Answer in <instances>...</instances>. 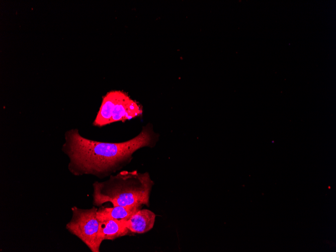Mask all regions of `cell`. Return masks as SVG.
Here are the masks:
<instances>
[{"instance_id": "8992f818", "label": "cell", "mask_w": 336, "mask_h": 252, "mask_svg": "<svg viewBox=\"0 0 336 252\" xmlns=\"http://www.w3.org/2000/svg\"><path fill=\"white\" fill-rule=\"evenodd\" d=\"M133 234L126 227L124 220L106 219L100 221L99 238L102 242L105 240H112Z\"/></svg>"}, {"instance_id": "277c9868", "label": "cell", "mask_w": 336, "mask_h": 252, "mask_svg": "<svg viewBox=\"0 0 336 252\" xmlns=\"http://www.w3.org/2000/svg\"><path fill=\"white\" fill-rule=\"evenodd\" d=\"M98 208H71L72 216L66 224V229L78 237L92 252H100L102 242L99 238L100 221L97 218Z\"/></svg>"}, {"instance_id": "3957f363", "label": "cell", "mask_w": 336, "mask_h": 252, "mask_svg": "<svg viewBox=\"0 0 336 252\" xmlns=\"http://www.w3.org/2000/svg\"><path fill=\"white\" fill-rule=\"evenodd\" d=\"M142 114V106L128 94L123 91H111L103 97L93 125L101 127L114 122H123L140 117Z\"/></svg>"}, {"instance_id": "7a4b0ae2", "label": "cell", "mask_w": 336, "mask_h": 252, "mask_svg": "<svg viewBox=\"0 0 336 252\" xmlns=\"http://www.w3.org/2000/svg\"><path fill=\"white\" fill-rule=\"evenodd\" d=\"M154 182L148 172L123 171L111 175L104 182L93 184V204L100 207L106 203L113 206H149V197Z\"/></svg>"}, {"instance_id": "5b68a950", "label": "cell", "mask_w": 336, "mask_h": 252, "mask_svg": "<svg viewBox=\"0 0 336 252\" xmlns=\"http://www.w3.org/2000/svg\"><path fill=\"white\" fill-rule=\"evenodd\" d=\"M155 217L152 211L146 209H140L129 219L124 220V223L133 233H144L153 228Z\"/></svg>"}, {"instance_id": "52a82bcc", "label": "cell", "mask_w": 336, "mask_h": 252, "mask_svg": "<svg viewBox=\"0 0 336 252\" xmlns=\"http://www.w3.org/2000/svg\"><path fill=\"white\" fill-rule=\"evenodd\" d=\"M142 206H116L112 207L98 208L97 216L99 221L106 219H129L136 212L141 209Z\"/></svg>"}, {"instance_id": "6da1fadb", "label": "cell", "mask_w": 336, "mask_h": 252, "mask_svg": "<svg viewBox=\"0 0 336 252\" xmlns=\"http://www.w3.org/2000/svg\"><path fill=\"white\" fill-rule=\"evenodd\" d=\"M159 135L148 123L140 132L121 142L94 141L82 136L77 129L66 132L62 151L68 157V169L74 176L92 175L100 179L113 175L129 164L135 152L154 147Z\"/></svg>"}]
</instances>
